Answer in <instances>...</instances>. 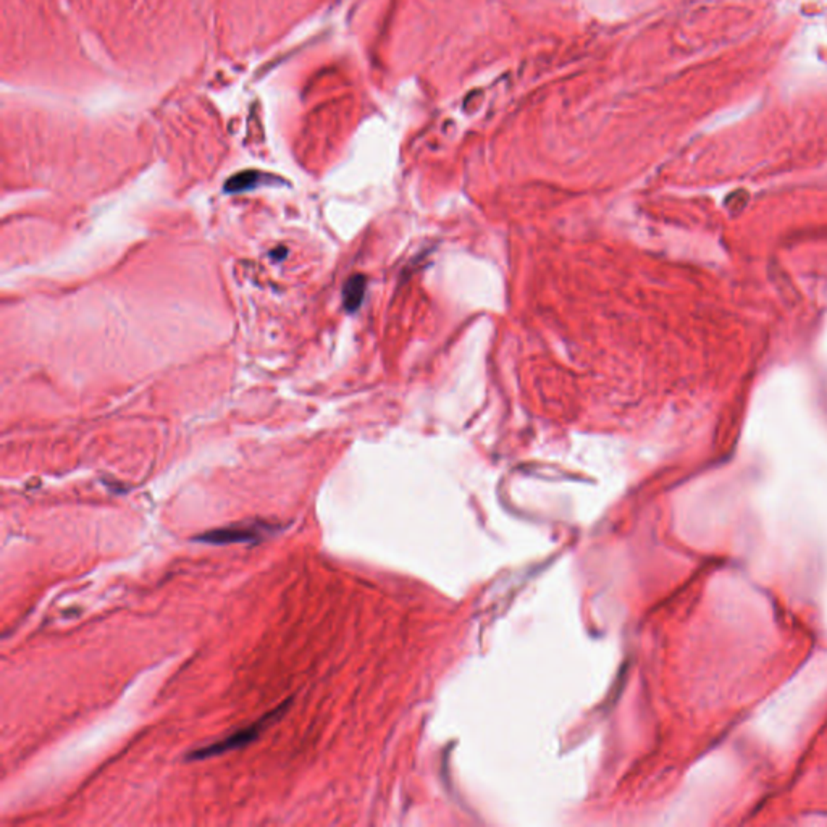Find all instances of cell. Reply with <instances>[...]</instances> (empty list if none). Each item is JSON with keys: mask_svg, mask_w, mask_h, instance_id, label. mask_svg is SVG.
Here are the masks:
<instances>
[{"mask_svg": "<svg viewBox=\"0 0 827 827\" xmlns=\"http://www.w3.org/2000/svg\"><path fill=\"white\" fill-rule=\"evenodd\" d=\"M293 704V698H288L286 702H283L278 706L271 709L267 714H264L262 718L259 721H255V723L249 724L246 727H241V729H238L236 732H233V734L226 735L223 738H220V740L209 743V745L201 747V748H196V750L190 752L188 754V759L190 761H201V759H207V758H214V756H220V754H225L228 752H235V750H241L244 747H249L252 742L257 740L260 737V734L265 729H269V727L276 723L283 714H285L290 706Z\"/></svg>", "mask_w": 827, "mask_h": 827, "instance_id": "obj_1", "label": "cell"}, {"mask_svg": "<svg viewBox=\"0 0 827 827\" xmlns=\"http://www.w3.org/2000/svg\"><path fill=\"white\" fill-rule=\"evenodd\" d=\"M280 527H275L271 522L265 520H247L230 524L220 529H214L197 535L194 540L205 545H236V543H259L264 538L270 537L274 532H278Z\"/></svg>", "mask_w": 827, "mask_h": 827, "instance_id": "obj_2", "label": "cell"}, {"mask_svg": "<svg viewBox=\"0 0 827 827\" xmlns=\"http://www.w3.org/2000/svg\"><path fill=\"white\" fill-rule=\"evenodd\" d=\"M365 294V278L362 275L351 276L343 288V302L348 312H354L360 307Z\"/></svg>", "mask_w": 827, "mask_h": 827, "instance_id": "obj_3", "label": "cell"}, {"mask_svg": "<svg viewBox=\"0 0 827 827\" xmlns=\"http://www.w3.org/2000/svg\"><path fill=\"white\" fill-rule=\"evenodd\" d=\"M262 178H264V175L259 173V171H243V173H238L236 176H233V178L226 181L225 191L226 192H243V191L254 190L255 186L260 185Z\"/></svg>", "mask_w": 827, "mask_h": 827, "instance_id": "obj_4", "label": "cell"}]
</instances>
